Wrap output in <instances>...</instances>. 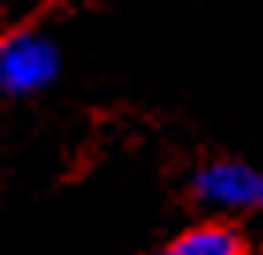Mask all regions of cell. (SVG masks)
Masks as SVG:
<instances>
[{"label": "cell", "instance_id": "obj_1", "mask_svg": "<svg viewBox=\"0 0 263 255\" xmlns=\"http://www.w3.org/2000/svg\"><path fill=\"white\" fill-rule=\"evenodd\" d=\"M58 72H61V50L46 31L23 27V31L4 38V46H0V84H4L8 95L15 99L39 95L42 88H50L58 80Z\"/></svg>", "mask_w": 263, "mask_h": 255}, {"label": "cell", "instance_id": "obj_2", "mask_svg": "<svg viewBox=\"0 0 263 255\" xmlns=\"http://www.w3.org/2000/svg\"><path fill=\"white\" fill-rule=\"evenodd\" d=\"M195 198L214 213L240 217V213H259L263 209V168L248 160H210L195 171L191 179Z\"/></svg>", "mask_w": 263, "mask_h": 255}, {"label": "cell", "instance_id": "obj_3", "mask_svg": "<svg viewBox=\"0 0 263 255\" xmlns=\"http://www.w3.org/2000/svg\"><path fill=\"white\" fill-rule=\"evenodd\" d=\"M160 255H248L244 236L225 221H206V225H191L164 244Z\"/></svg>", "mask_w": 263, "mask_h": 255}]
</instances>
